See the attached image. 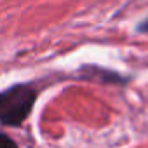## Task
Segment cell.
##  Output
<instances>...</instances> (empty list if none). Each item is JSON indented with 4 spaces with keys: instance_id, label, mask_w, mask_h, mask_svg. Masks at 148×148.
Wrapping results in <instances>:
<instances>
[{
    "instance_id": "cell-1",
    "label": "cell",
    "mask_w": 148,
    "mask_h": 148,
    "mask_svg": "<svg viewBox=\"0 0 148 148\" xmlns=\"http://www.w3.org/2000/svg\"><path fill=\"white\" fill-rule=\"evenodd\" d=\"M37 96V89L25 82L0 91V124L19 127L30 117Z\"/></svg>"
},
{
    "instance_id": "cell-2",
    "label": "cell",
    "mask_w": 148,
    "mask_h": 148,
    "mask_svg": "<svg viewBox=\"0 0 148 148\" xmlns=\"http://www.w3.org/2000/svg\"><path fill=\"white\" fill-rule=\"evenodd\" d=\"M80 77L87 79V80H96L99 84H115V86H125L129 82V77H124L120 73L108 70V68H101V66H94V64H86L79 70Z\"/></svg>"
},
{
    "instance_id": "cell-3",
    "label": "cell",
    "mask_w": 148,
    "mask_h": 148,
    "mask_svg": "<svg viewBox=\"0 0 148 148\" xmlns=\"http://www.w3.org/2000/svg\"><path fill=\"white\" fill-rule=\"evenodd\" d=\"M0 148H19V146L12 138H9L4 132H0Z\"/></svg>"
},
{
    "instance_id": "cell-4",
    "label": "cell",
    "mask_w": 148,
    "mask_h": 148,
    "mask_svg": "<svg viewBox=\"0 0 148 148\" xmlns=\"http://www.w3.org/2000/svg\"><path fill=\"white\" fill-rule=\"evenodd\" d=\"M138 32H139V33H148V18L143 19V21L138 25Z\"/></svg>"
}]
</instances>
